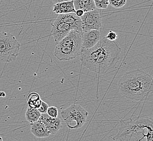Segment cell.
I'll list each match as a JSON object with an SVG mask.
<instances>
[{
    "label": "cell",
    "mask_w": 153,
    "mask_h": 141,
    "mask_svg": "<svg viewBox=\"0 0 153 141\" xmlns=\"http://www.w3.org/2000/svg\"><path fill=\"white\" fill-rule=\"evenodd\" d=\"M41 115V113L39 111L38 109L28 107L26 111L25 116L27 121L32 124L38 121Z\"/></svg>",
    "instance_id": "cell-16"
},
{
    "label": "cell",
    "mask_w": 153,
    "mask_h": 141,
    "mask_svg": "<svg viewBox=\"0 0 153 141\" xmlns=\"http://www.w3.org/2000/svg\"><path fill=\"white\" fill-rule=\"evenodd\" d=\"M101 39L100 30H90L82 32V50H88L97 44Z\"/></svg>",
    "instance_id": "cell-9"
},
{
    "label": "cell",
    "mask_w": 153,
    "mask_h": 141,
    "mask_svg": "<svg viewBox=\"0 0 153 141\" xmlns=\"http://www.w3.org/2000/svg\"><path fill=\"white\" fill-rule=\"evenodd\" d=\"M94 5L97 9H106L109 6V0H94Z\"/></svg>",
    "instance_id": "cell-17"
},
{
    "label": "cell",
    "mask_w": 153,
    "mask_h": 141,
    "mask_svg": "<svg viewBox=\"0 0 153 141\" xmlns=\"http://www.w3.org/2000/svg\"><path fill=\"white\" fill-rule=\"evenodd\" d=\"M21 45L15 36L6 32H0V62L16 60Z\"/></svg>",
    "instance_id": "cell-5"
},
{
    "label": "cell",
    "mask_w": 153,
    "mask_h": 141,
    "mask_svg": "<svg viewBox=\"0 0 153 141\" xmlns=\"http://www.w3.org/2000/svg\"><path fill=\"white\" fill-rule=\"evenodd\" d=\"M127 0H109V4L115 8H120L125 6Z\"/></svg>",
    "instance_id": "cell-18"
},
{
    "label": "cell",
    "mask_w": 153,
    "mask_h": 141,
    "mask_svg": "<svg viewBox=\"0 0 153 141\" xmlns=\"http://www.w3.org/2000/svg\"><path fill=\"white\" fill-rule=\"evenodd\" d=\"M46 126L51 135H55L62 128V121L59 117H51L47 114H41L39 119Z\"/></svg>",
    "instance_id": "cell-10"
},
{
    "label": "cell",
    "mask_w": 153,
    "mask_h": 141,
    "mask_svg": "<svg viewBox=\"0 0 153 141\" xmlns=\"http://www.w3.org/2000/svg\"><path fill=\"white\" fill-rule=\"evenodd\" d=\"M0 97H6V94H5L4 92H0Z\"/></svg>",
    "instance_id": "cell-24"
},
{
    "label": "cell",
    "mask_w": 153,
    "mask_h": 141,
    "mask_svg": "<svg viewBox=\"0 0 153 141\" xmlns=\"http://www.w3.org/2000/svg\"><path fill=\"white\" fill-rule=\"evenodd\" d=\"M30 131L37 138H46L51 135L46 126L39 121L31 124Z\"/></svg>",
    "instance_id": "cell-13"
},
{
    "label": "cell",
    "mask_w": 153,
    "mask_h": 141,
    "mask_svg": "<svg viewBox=\"0 0 153 141\" xmlns=\"http://www.w3.org/2000/svg\"><path fill=\"white\" fill-rule=\"evenodd\" d=\"M105 38L109 41H114L117 38V35L115 32L110 30L107 34V35H106V36Z\"/></svg>",
    "instance_id": "cell-21"
},
{
    "label": "cell",
    "mask_w": 153,
    "mask_h": 141,
    "mask_svg": "<svg viewBox=\"0 0 153 141\" xmlns=\"http://www.w3.org/2000/svg\"><path fill=\"white\" fill-rule=\"evenodd\" d=\"M53 11L56 14H65L68 13H75L76 10L74 4V0L54 4Z\"/></svg>",
    "instance_id": "cell-12"
},
{
    "label": "cell",
    "mask_w": 153,
    "mask_h": 141,
    "mask_svg": "<svg viewBox=\"0 0 153 141\" xmlns=\"http://www.w3.org/2000/svg\"><path fill=\"white\" fill-rule=\"evenodd\" d=\"M51 35H52L56 44L72 30L70 25L57 19H56L51 23Z\"/></svg>",
    "instance_id": "cell-8"
},
{
    "label": "cell",
    "mask_w": 153,
    "mask_h": 141,
    "mask_svg": "<svg viewBox=\"0 0 153 141\" xmlns=\"http://www.w3.org/2000/svg\"><path fill=\"white\" fill-rule=\"evenodd\" d=\"M56 19L70 25L72 30L82 33V20L80 18L78 17L75 13H71L65 14H59Z\"/></svg>",
    "instance_id": "cell-11"
},
{
    "label": "cell",
    "mask_w": 153,
    "mask_h": 141,
    "mask_svg": "<svg viewBox=\"0 0 153 141\" xmlns=\"http://www.w3.org/2000/svg\"><path fill=\"white\" fill-rule=\"evenodd\" d=\"M46 114L51 117L56 118L58 115V110L55 106H50L47 109Z\"/></svg>",
    "instance_id": "cell-19"
},
{
    "label": "cell",
    "mask_w": 153,
    "mask_h": 141,
    "mask_svg": "<svg viewBox=\"0 0 153 141\" xmlns=\"http://www.w3.org/2000/svg\"><path fill=\"white\" fill-rule=\"evenodd\" d=\"M48 105L47 103H45L44 101L42 100L41 104L40 106L38 108L39 111L41 114H46L47 113V109L48 108Z\"/></svg>",
    "instance_id": "cell-20"
},
{
    "label": "cell",
    "mask_w": 153,
    "mask_h": 141,
    "mask_svg": "<svg viewBox=\"0 0 153 141\" xmlns=\"http://www.w3.org/2000/svg\"><path fill=\"white\" fill-rule=\"evenodd\" d=\"M75 14H76V15L78 17L81 18L82 15H84V11H83L82 10V9H78V10H76Z\"/></svg>",
    "instance_id": "cell-22"
},
{
    "label": "cell",
    "mask_w": 153,
    "mask_h": 141,
    "mask_svg": "<svg viewBox=\"0 0 153 141\" xmlns=\"http://www.w3.org/2000/svg\"><path fill=\"white\" fill-rule=\"evenodd\" d=\"M153 126L152 121L148 119H138L130 121H122L120 131L113 140H117L130 134L136 135L141 134L143 137L139 141H141L144 137L146 138V141H153V134H144V130H143L153 128Z\"/></svg>",
    "instance_id": "cell-4"
},
{
    "label": "cell",
    "mask_w": 153,
    "mask_h": 141,
    "mask_svg": "<svg viewBox=\"0 0 153 141\" xmlns=\"http://www.w3.org/2000/svg\"><path fill=\"white\" fill-rule=\"evenodd\" d=\"M121 52V48L115 41L104 37L94 47L82 50V64L96 73L104 74L117 64Z\"/></svg>",
    "instance_id": "cell-1"
},
{
    "label": "cell",
    "mask_w": 153,
    "mask_h": 141,
    "mask_svg": "<svg viewBox=\"0 0 153 141\" xmlns=\"http://www.w3.org/2000/svg\"><path fill=\"white\" fill-rule=\"evenodd\" d=\"M82 33L71 30L68 35L56 43L54 56L60 61H69L82 52Z\"/></svg>",
    "instance_id": "cell-3"
},
{
    "label": "cell",
    "mask_w": 153,
    "mask_h": 141,
    "mask_svg": "<svg viewBox=\"0 0 153 141\" xmlns=\"http://www.w3.org/2000/svg\"><path fill=\"white\" fill-rule=\"evenodd\" d=\"M72 1V0H52L53 3H54V4L61 3V2H66V1Z\"/></svg>",
    "instance_id": "cell-23"
},
{
    "label": "cell",
    "mask_w": 153,
    "mask_h": 141,
    "mask_svg": "<svg viewBox=\"0 0 153 141\" xmlns=\"http://www.w3.org/2000/svg\"><path fill=\"white\" fill-rule=\"evenodd\" d=\"M153 90V78L142 70L127 72L118 82V91L130 100L143 102L147 99Z\"/></svg>",
    "instance_id": "cell-2"
},
{
    "label": "cell",
    "mask_w": 153,
    "mask_h": 141,
    "mask_svg": "<svg viewBox=\"0 0 153 141\" xmlns=\"http://www.w3.org/2000/svg\"><path fill=\"white\" fill-rule=\"evenodd\" d=\"M0 141H3V139L1 137V136H0Z\"/></svg>",
    "instance_id": "cell-25"
},
{
    "label": "cell",
    "mask_w": 153,
    "mask_h": 141,
    "mask_svg": "<svg viewBox=\"0 0 153 141\" xmlns=\"http://www.w3.org/2000/svg\"><path fill=\"white\" fill-rule=\"evenodd\" d=\"M80 19L82 20V32L90 30H101L102 15L100 10L95 9L90 12H85Z\"/></svg>",
    "instance_id": "cell-7"
},
{
    "label": "cell",
    "mask_w": 153,
    "mask_h": 141,
    "mask_svg": "<svg viewBox=\"0 0 153 141\" xmlns=\"http://www.w3.org/2000/svg\"><path fill=\"white\" fill-rule=\"evenodd\" d=\"M75 10L82 9L84 13L96 9L94 0H74Z\"/></svg>",
    "instance_id": "cell-14"
},
{
    "label": "cell",
    "mask_w": 153,
    "mask_h": 141,
    "mask_svg": "<svg viewBox=\"0 0 153 141\" xmlns=\"http://www.w3.org/2000/svg\"><path fill=\"white\" fill-rule=\"evenodd\" d=\"M88 115V112L79 104H72L61 111L63 121L71 129L82 128L86 122Z\"/></svg>",
    "instance_id": "cell-6"
},
{
    "label": "cell",
    "mask_w": 153,
    "mask_h": 141,
    "mask_svg": "<svg viewBox=\"0 0 153 141\" xmlns=\"http://www.w3.org/2000/svg\"><path fill=\"white\" fill-rule=\"evenodd\" d=\"M41 102L42 100L39 94L36 92L30 93L27 98V102L28 107L34 109H38L40 105Z\"/></svg>",
    "instance_id": "cell-15"
}]
</instances>
